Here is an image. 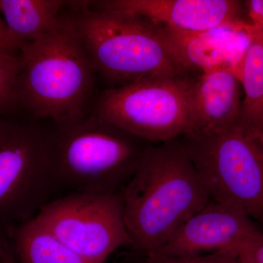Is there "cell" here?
I'll return each instance as SVG.
<instances>
[{
  "instance_id": "15",
  "label": "cell",
  "mask_w": 263,
  "mask_h": 263,
  "mask_svg": "<svg viewBox=\"0 0 263 263\" xmlns=\"http://www.w3.org/2000/svg\"><path fill=\"white\" fill-rule=\"evenodd\" d=\"M14 238L18 263H91L64 245L36 218L16 228Z\"/></svg>"
},
{
  "instance_id": "3",
  "label": "cell",
  "mask_w": 263,
  "mask_h": 263,
  "mask_svg": "<svg viewBox=\"0 0 263 263\" xmlns=\"http://www.w3.org/2000/svg\"><path fill=\"white\" fill-rule=\"evenodd\" d=\"M18 57L16 100L21 113L57 123L91 110L99 95L98 77L64 10L58 25L22 45Z\"/></svg>"
},
{
  "instance_id": "12",
  "label": "cell",
  "mask_w": 263,
  "mask_h": 263,
  "mask_svg": "<svg viewBox=\"0 0 263 263\" xmlns=\"http://www.w3.org/2000/svg\"><path fill=\"white\" fill-rule=\"evenodd\" d=\"M243 56L238 66L242 99L239 122L263 136V34L249 24Z\"/></svg>"
},
{
  "instance_id": "9",
  "label": "cell",
  "mask_w": 263,
  "mask_h": 263,
  "mask_svg": "<svg viewBox=\"0 0 263 263\" xmlns=\"http://www.w3.org/2000/svg\"><path fill=\"white\" fill-rule=\"evenodd\" d=\"M240 208L210 200L180 227L162 247L147 254L152 258H179L217 252H237L262 233Z\"/></svg>"
},
{
  "instance_id": "19",
  "label": "cell",
  "mask_w": 263,
  "mask_h": 263,
  "mask_svg": "<svg viewBox=\"0 0 263 263\" xmlns=\"http://www.w3.org/2000/svg\"><path fill=\"white\" fill-rule=\"evenodd\" d=\"M245 5L249 23L263 34V0H249Z\"/></svg>"
},
{
  "instance_id": "5",
  "label": "cell",
  "mask_w": 263,
  "mask_h": 263,
  "mask_svg": "<svg viewBox=\"0 0 263 263\" xmlns=\"http://www.w3.org/2000/svg\"><path fill=\"white\" fill-rule=\"evenodd\" d=\"M18 114L0 124V226L17 228L35 217L61 190L48 127Z\"/></svg>"
},
{
  "instance_id": "21",
  "label": "cell",
  "mask_w": 263,
  "mask_h": 263,
  "mask_svg": "<svg viewBox=\"0 0 263 263\" xmlns=\"http://www.w3.org/2000/svg\"><path fill=\"white\" fill-rule=\"evenodd\" d=\"M0 263H18L13 254L5 247H0Z\"/></svg>"
},
{
  "instance_id": "13",
  "label": "cell",
  "mask_w": 263,
  "mask_h": 263,
  "mask_svg": "<svg viewBox=\"0 0 263 263\" xmlns=\"http://www.w3.org/2000/svg\"><path fill=\"white\" fill-rule=\"evenodd\" d=\"M68 1L0 0V12L19 48L50 32L60 23Z\"/></svg>"
},
{
  "instance_id": "14",
  "label": "cell",
  "mask_w": 263,
  "mask_h": 263,
  "mask_svg": "<svg viewBox=\"0 0 263 263\" xmlns=\"http://www.w3.org/2000/svg\"><path fill=\"white\" fill-rule=\"evenodd\" d=\"M165 29L190 72L230 69L237 73L239 65L233 60L224 40L212 34L213 31L187 32Z\"/></svg>"
},
{
  "instance_id": "16",
  "label": "cell",
  "mask_w": 263,
  "mask_h": 263,
  "mask_svg": "<svg viewBox=\"0 0 263 263\" xmlns=\"http://www.w3.org/2000/svg\"><path fill=\"white\" fill-rule=\"evenodd\" d=\"M18 68V56L0 53V118L20 112L16 100Z\"/></svg>"
},
{
  "instance_id": "1",
  "label": "cell",
  "mask_w": 263,
  "mask_h": 263,
  "mask_svg": "<svg viewBox=\"0 0 263 263\" xmlns=\"http://www.w3.org/2000/svg\"><path fill=\"white\" fill-rule=\"evenodd\" d=\"M176 140L152 145L121 192L130 245L147 254L210 201L183 140Z\"/></svg>"
},
{
  "instance_id": "22",
  "label": "cell",
  "mask_w": 263,
  "mask_h": 263,
  "mask_svg": "<svg viewBox=\"0 0 263 263\" xmlns=\"http://www.w3.org/2000/svg\"><path fill=\"white\" fill-rule=\"evenodd\" d=\"M3 118H0V124H1L2 119H3Z\"/></svg>"
},
{
  "instance_id": "7",
  "label": "cell",
  "mask_w": 263,
  "mask_h": 263,
  "mask_svg": "<svg viewBox=\"0 0 263 263\" xmlns=\"http://www.w3.org/2000/svg\"><path fill=\"white\" fill-rule=\"evenodd\" d=\"M194 79L189 75L154 78L104 89L91 110L137 138L167 143L187 130Z\"/></svg>"
},
{
  "instance_id": "4",
  "label": "cell",
  "mask_w": 263,
  "mask_h": 263,
  "mask_svg": "<svg viewBox=\"0 0 263 263\" xmlns=\"http://www.w3.org/2000/svg\"><path fill=\"white\" fill-rule=\"evenodd\" d=\"M53 169L68 193H121L152 143L92 110L48 127Z\"/></svg>"
},
{
  "instance_id": "2",
  "label": "cell",
  "mask_w": 263,
  "mask_h": 263,
  "mask_svg": "<svg viewBox=\"0 0 263 263\" xmlns=\"http://www.w3.org/2000/svg\"><path fill=\"white\" fill-rule=\"evenodd\" d=\"M70 21L98 79L114 89L154 78L189 75L166 29L146 19L68 1Z\"/></svg>"
},
{
  "instance_id": "20",
  "label": "cell",
  "mask_w": 263,
  "mask_h": 263,
  "mask_svg": "<svg viewBox=\"0 0 263 263\" xmlns=\"http://www.w3.org/2000/svg\"><path fill=\"white\" fill-rule=\"evenodd\" d=\"M18 45L10 35L4 20L0 18V53L18 56Z\"/></svg>"
},
{
  "instance_id": "6",
  "label": "cell",
  "mask_w": 263,
  "mask_h": 263,
  "mask_svg": "<svg viewBox=\"0 0 263 263\" xmlns=\"http://www.w3.org/2000/svg\"><path fill=\"white\" fill-rule=\"evenodd\" d=\"M181 138L210 200L263 223V136L238 122L211 136Z\"/></svg>"
},
{
  "instance_id": "17",
  "label": "cell",
  "mask_w": 263,
  "mask_h": 263,
  "mask_svg": "<svg viewBox=\"0 0 263 263\" xmlns=\"http://www.w3.org/2000/svg\"><path fill=\"white\" fill-rule=\"evenodd\" d=\"M144 263H239L236 255L231 252H217L193 257L179 258H152Z\"/></svg>"
},
{
  "instance_id": "18",
  "label": "cell",
  "mask_w": 263,
  "mask_h": 263,
  "mask_svg": "<svg viewBox=\"0 0 263 263\" xmlns=\"http://www.w3.org/2000/svg\"><path fill=\"white\" fill-rule=\"evenodd\" d=\"M236 257L239 263H263V233L242 246Z\"/></svg>"
},
{
  "instance_id": "11",
  "label": "cell",
  "mask_w": 263,
  "mask_h": 263,
  "mask_svg": "<svg viewBox=\"0 0 263 263\" xmlns=\"http://www.w3.org/2000/svg\"><path fill=\"white\" fill-rule=\"evenodd\" d=\"M242 87L230 69L201 72L194 79L190 95L189 124L185 138L216 134L240 121Z\"/></svg>"
},
{
  "instance_id": "8",
  "label": "cell",
  "mask_w": 263,
  "mask_h": 263,
  "mask_svg": "<svg viewBox=\"0 0 263 263\" xmlns=\"http://www.w3.org/2000/svg\"><path fill=\"white\" fill-rule=\"evenodd\" d=\"M64 245L91 263H105L130 245L121 193H70L35 216Z\"/></svg>"
},
{
  "instance_id": "10",
  "label": "cell",
  "mask_w": 263,
  "mask_h": 263,
  "mask_svg": "<svg viewBox=\"0 0 263 263\" xmlns=\"http://www.w3.org/2000/svg\"><path fill=\"white\" fill-rule=\"evenodd\" d=\"M101 9L137 15L165 28L187 32L227 29L245 32L241 3L235 0H105L89 1Z\"/></svg>"
}]
</instances>
